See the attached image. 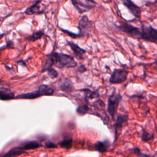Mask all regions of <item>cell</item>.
<instances>
[{"mask_svg":"<svg viewBox=\"0 0 157 157\" xmlns=\"http://www.w3.org/2000/svg\"><path fill=\"white\" fill-rule=\"evenodd\" d=\"M46 71L47 72L48 75H49V77L51 78H56L58 76V72L55 69H54L52 67L48 68L46 70Z\"/></svg>","mask_w":157,"mask_h":157,"instance_id":"22","label":"cell"},{"mask_svg":"<svg viewBox=\"0 0 157 157\" xmlns=\"http://www.w3.org/2000/svg\"><path fill=\"white\" fill-rule=\"evenodd\" d=\"M85 1L88 2H90V3H91V4H94L96 3L94 0H85Z\"/></svg>","mask_w":157,"mask_h":157,"instance_id":"27","label":"cell"},{"mask_svg":"<svg viewBox=\"0 0 157 157\" xmlns=\"http://www.w3.org/2000/svg\"><path fill=\"white\" fill-rule=\"evenodd\" d=\"M43 35H44L43 31H37V32L33 33L32 35L28 36L27 37V39L29 41H34V40H36L40 39Z\"/></svg>","mask_w":157,"mask_h":157,"instance_id":"19","label":"cell"},{"mask_svg":"<svg viewBox=\"0 0 157 157\" xmlns=\"http://www.w3.org/2000/svg\"><path fill=\"white\" fill-rule=\"evenodd\" d=\"M24 153H25V150L22 147H15L11 148L8 152L5 153L4 156H15L20 155Z\"/></svg>","mask_w":157,"mask_h":157,"instance_id":"15","label":"cell"},{"mask_svg":"<svg viewBox=\"0 0 157 157\" xmlns=\"http://www.w3.org/2000/svg\"><path fill=\"white\" fill-rule=\"evenodd\" d=\"M92 21H90L86 15H83L79 20L78 28L79 29V34L81 36L88 34L91 29Z\"/></svg>","mask_w":157,"mask_h":157,"instance_id":"7","label":"cell"},{"mask_svg":"<svg viewBox=\"0 0 157 157\" xmlns=\"http://www.w3.org/2000/svg\"><path fill=\"white\" fill-rule=\"evenodd\" d=\"M110 145L111 144L109 140L105 139L102 141H97L94 144V147L96 151L100 153H104L108 151Z\"/></svg>","mask_w":157,"mask_h":157,"instance_id":"12","label":"cell"},{"mask_svg":"<svg viewBox=\"0 0 157 157\" xmlns=\"http://www.w3.org/2000/svg\"><path fill=\"white\" fill-rule=\"evenodd\" d=\"M155 137L153 132H150L147 130L142 129V133L141 136V141L143 142H147Z\"/></svg>","mask_w":157,"mask_h":157,"instance_id":"17","label":"cell"},{"mask_svg":"<svg viewBox=\"0 0 157 157\" xmlns=\"http://www.w3.org/2000/svg\"><path fill=\"white\" fill-rule=\"evenodd\" d=\"M122 98L123 96L119 93H116L115 89L108 97L107 111L113 120H115V116L117 114L118 107Z\"/></svg>","mask_w":157,"mask_h":157,"instance_id":"2","label":"cell"},{"mask_svg":"<svg viewBox=\"0 0 157 157\" xmlns=\"http://www.w3.org/2000/svg\"><path fill=\"white\" fill-rule=\"evenodd\" d=\"M89 110V107L86 104L79 105L77 109V112L78 114L83 115L85 113H86Z\"/></svg>","mask_w":157,"mask_h":157,"instance_id":"21","label":"cell"},{"mask_svg":"<svg viewBox=\"0 0 157 157\" xmlns=\"http://www.w3.org/2000/svg\"><path fill=\"white\" fill-rule=\"evenodd\" d=\"M40 147V144H39L37 141H29L25 143L22 147L25 150H31V149H36Z\"/></svg>","mask_w":157,"mask_h":157,"instance_id":"18","label":"cell"},{"mask_svg":"<svg viewBox=\"0 0 157 157\" xmlns=\"http://www.w3.org/2000/svg\"><path fill=\"white\" fill-rule=\"evenodd\" d=\"M128 71L124 68H115L109 78L110 84H120L127 80Z\"/></svg>","mask_w":157,"mask_h":157,"instance_id":"6","label":"cell"},{"mask_svg":"<svg viewBox=\"0 0 157 157\" xmlns=\"http://www.w3.org/2000/svg\"><path fill=\"white\" fill-rule=\"evenodd\" d=\"M129 120L128 114H122L118 113L115 119V123L113 124V128L114 129V140L115 142L123 129V128L128 124Z\"/></svg>","mask_w":157,"mask_h":157,"instance_id":"5","label":"cell"},{"mask_svg":"<svg viewBox=\"0 0 157 157\" xmlns=\"http://www.w3.org/2000/svg\"><path fill=\"white\" fill-rule=\"evenodd\" d=\"M71 2L79 13H83V12L87 11L94 5L85 0H71Z\"/></svg>","mask_w":157,"mask_h":157,"instance_id":"9","label":"cell"},{"mask_svg":"<svg viewBox=\"0 0 157 157\" xmlns=\"http://www.w3.org/2000/svg\"><path fill=\"white\" fill-rule=\"evenodd\" d=\"M76 65L77 63L71 56L67 54L53 52L47 56L42 71H45L48 68L52 67V66H55L58 68H69L74 67Z\"/></svg>","mask_w":157,"mask_h":157,"instance_id":"1","label":"cell"},{"mask_svg":"<svg viewBox=\"0 0 157 157\" xmlns=\"http://www.w3.org/2000/svg\"><path fill=\"white\" fill-rule=\"evenodd\" d=\"M59 88L63 91L69 93L74 90V85L70 80L65 79L60 83Z\"/></svg>","mask_w":157,"mask_h":157,"instance_id":"16","label":"cell"},{"mask_svg":"<svg viewBox=\"0 0 157 157\" xmlns=\"http://www.w3.org/2000/svg\"><path fill=\"white\" fill-rule=\"evenodd\" d=\"M116 28L120 31L126 33L129 37L135 39H141L142 31L141 28H138L128 23H120V25L115 24Z\"/></svg>","mask_w":157,"mask_h":157,"instance_id":"3","label":"cell"},{"mask_svg":"<svg viewBox=\"0 0 157 157\" xmlns=\"http://www.w3.org/2000/svg\"><path fill=\"white\" fill-rule=\"evenodd\" d=\"M40 0H37L34 4H33L32 6L26 9L25 13L27 15L39 14L42 13V10H40Z\"/></svg>","mask_w":157,"mask_h":157,"instance_id":"13","label":"cell"},{"mask_svg":"<svg viewBox=\"0 0 157 157\" xmlns=\"http://www.w3.org/2000/svg\"><path fill=\"white\" fill-rule=\"evenodd\" d=\"M61 30L64 32V33L67 34V35H69L70 37H71L72 38H75V37H80L81 36L78 34H75V33H71L67 30H66V29H62L61 28Z\"/></svg>","mask_w":157,"mask_h":157,"instance_id":"24","label":"cell"},{"mask_svg":"<svg viewBox=\"0 0 157 157\" xmlns=\"http://www.w3.org/2000/svg\"><path fill=\"white\" fill-rule=\"evenodd\" d=\"M86 71V68L84 65H81L78 67V68L77 69V71L80 72V73H83L84 72H85Z\"/></svg>","mask_w":157,"mask_h":157,"instance_id":"26","label":"cell"},{"mask_svg":"<svg viewBox=\"0 0 157 157\" xmlns=\"http://www.w3.org/2000/svg\"><path fill=\"white\" fill-rule=\"evenodd\" d=\"M141 29L142 31L141 40L157 45V29L148 23L142 24Z\"/></svg>","mask_w":157,"mask_h":157,"instance_id":"4","label":"cell"},{"mask_svg":"<svg viewBox=\"0 0 157 157\" xmlns=\"http://www.w3.org/2000/svg\"><path fill=\"white\" fill-rule=\"evenodd\" d=\"M122 4L129 10V11L137 18L141 17V9L139 6L136 4L131 0H120Z\"/></svg>","mask_w":157,"mask_h":157,"instance_id":"8","label":"cell"},{"mask_svg":"<svg viewBox=\"0 0 157 157\" xmlns=\"http://www.w3.org/2000/svg\"><path fill=\"white\" fill-rule=\"evenodd\" d=\"M68 44L70 47L71 48V49L72 50L73 52L74 53L75 57L78 59H83L85 57V53H86L85 50L80 47L78 45H77L73 42L68 41Z\"/></svg>","mask_w":157,"mask_h":157,"instance_id":"11","label":"cell"},{"mask_svg":"<svg viewBox=\"0 0 157 157\" xmlns=\"http://www.w3.org/2000/svg\"><path fill=\"white\" fill-rule=\"evenodd\" d=\"M156 118H157V110H156Z\"/></svg>","mask_w":157,"mask_h":157,"instance_id":"31","label":"cell"},{"mask_svg":"<svg viewBox=\"0 0 157 157\" xmlns=\"http://www.w3.org/2000/svg\"><path fill=\"white\" fill-rule=\"evenodd\" d=\"M42 96H45L44 91L42 87L40 85L38 90L33 92L18 94L15 96L17 99H32L39 98Z\"/></svg>","mask_w":157,"mask_h":157,"instance_id":"10","label":"cell"},{"mask_svg":"<svg viewBox=\"0 0 157 157\" xmlns=\"http://www.w3.org/2000/svg\"><path fill=\"white\" fill-rule=\"evenodd\" d=\"M4 34H0V39L4 36Z\"/></svg>","mask_w":157,"mask_h":157,"instance_id":"28","label":"cell"},{"mask_svg":"<svg viewBox=\"0 0 157 157\" xmlns=\"http://www.w3.org/2000/svg\"><path fill=\"white\" fill-rule=\"evenodd\" d=\"M45 147L46 148H56V145L55 144H54L53 142H50V141H48L47 142L45 143Z\"/></svg>","mask_w":157,"mask_h":157,"instance_id":"25","label":"cell"},{"mask_svg":"<svg viewBox=\"0 0 157 157\" xmlns=\"http://www.w3.org/2000/svg\"><path fill=\"white\" fill-rule=\"evenodd\" d=\"M2 48H3V47H1V48H0V51H1V50L2 49Z\"/></svg>","mask_w":157,"mask_h":157,"instance_id":"30","label":"cell"},{"mask_svg":"<svg viewBox=\"0 0 157 157\" xmlns=\"http://www.w3.org/2000/svg\"><path fill=\"white\" fill-rule=\"evenodd\" d=\"M59 145L62 148L69 149L72 146V140L71 139H64L59 142Z\"/></svg>","mask_w":157,"mask_h":157,"instance_id":"20","label":"cell"},{"mask_svg":"<svg viewBox=\"0 0 157 157\" xmlns=\"http://www.w3.org/2000/svg\"><path fill=\"white\" fill-rule=\"evenodd\" d=\"M14 98H15L14 93L10 91V90L7 88H3L0 90V100L7 101L12 99Z\"/></svg>","mask_w":157,"mask_h":157,"instance_id":"14","label":"cell"},{"mask_svg":"<svg viewBox=\"0 0 157 157\" xmlns=\"http://www.w3.org/2000/svg\"><path fill=\"white\" fill-rule=\"evenodd\" d=\"M153 63H156V64H157V59H156V61H155Z\"/></svg>","mask_w":157,"mask_h":157,"instance_id":"29","label":"cell"},{"mask_svg":"<svg viewBox=\"0 0 157 157\" xmlns=\"http://www.w3.org/2000/svg\"><path fill=\"white\" fill-rule=\"evenodd\" d=\"M132 153L136 154L137 156H150L147 154H145V153H144L141 152V150L139 147H134V148H132Z\"/></svg>","mask_w":157,"mask_h":157,"instance_id":"23","label":"cell"}]
</instances>
